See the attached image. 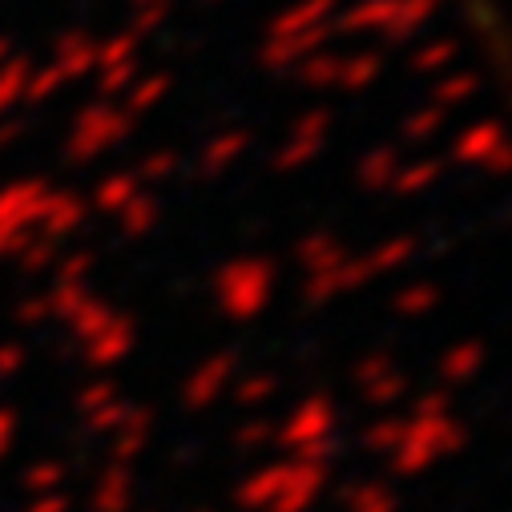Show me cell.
<instances>
[{
    "mask_svg": "<svg viewBox=\"0 0 512 512\" xmlns=\"http://www.w3.org/2000/svg\"><path fill=\"white\" fill-rule=\"evenodd\" d=\"M271 267L259 263V259H250V263H234L222 279V299L226 307L234 311V319H250V315H259L271 299Z\"/></svg>",
    "mask_w": 512,
    "mask_h": 512,
    "instance_id": "obj_1",
    "label": "cell"
},
{
    "mask_svg": "<svg viewBox=\"0 0 512 512\" xmlns=\"http://www.w3.org/2000/svg\"><path fill=\"white\" fill-rule=\"evenodd\" d=\"M404 436L440 460L448 452H460L468 432L452 412H412V416H404Z\"/></svg>",
    "mask_w": 512,
    "mask_h": 512,
    "instance_id": "obj_2",
    "label": "cell"
},
{
    "mask_svg": "<svg viewBox=\"0 0 512 512\" xmlns=\"http://www.w3.org/2000/svg\"><path fill=\"white\" fill-rule=\"evenodd\" d=\"M331 428H335V408H331V400H327V396H311V400H303V404L287 416V424H283V432H279V444H283L287 452H295V448H303V444L327 440Z\"/></svg>",
    "mask_w": 512,
    "mask_h": 512,
    "instance_id": "obj_3",
    "label": "cell"
},
{
    "mask_svg": "<svg viewBox=\"0 0 512 512\" xmlns=\"http://www.w3.org/2000/svg\"><path fill=\"white\" fill-rule=\"evenodd\" d=\"M327 484V464H311V460H287V484L279 492V500L271 504V512H307L315 504V496Z\"/></svg>",
    "mask_w": 512,
    "mask_h": 512,
    "instance_id": "obj_4",
    "label": "cell"
},
{
    "mask_svg": "<svg viewBox=\"0 0 512 512\" xmlns=\"http://www.w3.org/2000/svg\"><path fill=\"white\" fill-rule=\"evenodd\" d=\"M355 379H359V388L363 396L375 404V408H388L404 396V375L392 367L388 355H367L359 367H355Z\"/></svg>",
    "mask_w": 512,
    "mask_h": 512,
    "instance_id": "obj_5",
    "label": "cell"
},
{
    "mask_svg": "<svg viewBox=\"0 0 512 512\" xmlns=\"http://www.w3.org/2000/svg\"><path fill=\"white\" fill-rule=\"evenodd\" d=\"M480 367H484V343L464 339V343H456V347L444 351V359H440V379H448V383H468V379H476Z\"/></svg>",
    "mask_w": 512,
    "mask_h": 512,
    "instance_id": "obj_6",
    "label": "cell"
},
{
    "mask_svg": "<svg viewBox=\"0 0 512 512\" xmlns=\"http://www.w3.org/2000/svg\"><path fill=\"white\" fill-rule=\"evenodd\" d=\"M343 259H347V250H343L331 234H311V238H303V242H299V263H303V271H307V275L331 271V267H339Z\"/></svg>",
    "mask_w": 512,
    "mask_h": 512,
    "instance_id": "obj_7",
    "label": "cell"
},
{
    "mask_svg": "<svg viewBox=\"0 0 512 512\" xmlns=\"http://www.w3.org/2000/svg\"><path fill=\"white\" fill-rule=\"evenodd\" d=\"M283 484H287V464L267 468V472H259V476H250L246 488H242V504H250V508H271V504L279 500Z\"/></svg>",
    "mask_w": 512,
    "mask_h": 512,
    "instance_id": "obj_8",
    "label": "cell"
},
{
    "mask_svg": "<svg viewBox=\"0 0 512 512\" xmlns=\"http://www.w3.org/2000/svg\"><path fill=\"white\" fill-rule=\"evenodd\" d=\"M412 254H416V238H388L383 246L367 250L363 259H367L371 275H388V271H400V267L412 259Z\"/></svg>",
    "mask_w": 512,
    "mask_h": 512,
    "instance_id": "obj_9",
    "label": "cell"
},
{
    "mask_svg": "<svg viewBox=\"0 0 512 512\" xmlns=\"http://www.w3.org/2000/svg\"><path fill=\"white\" fill-rule=\"evenodd\" d=\"M436 303H440L436 283H408V287H400V295L392 299V307H396L400 315H408V319L432 315V307H436Z\"/></svg>",
    "mask_w": 512,
    "mask_h": 512,
    "instance_id": "obj_10",
    "label": "cell"
},
{
    "mask_svg": "<svg viewBox=\"0 0 512 512\" xmlns=\"http://www.w3.org/2000/svg\"><path fill=\"white\" fill-rule=\"evenodd\" d=\"M347 508L351 512H396V496L383 484H355L347 492Z\"/></svg>",
    "mask_w": 512,
    "mask_h": 512,
    "instance_id": "obj_11",
    "label": "cell"
},
{
    "mask_svg": "<svg viewBox=\"0 0 512 512\" xmlns=\"http://www.w3.org/2000/svg\"><path fill=\"white\" fill-rule=\"evenodd\" d=\"M400 440H404V416H383V420L367 424V432H363V444L371 452H388V456Z\"/></svg>",
    "mask_w": 512,
    "mask_h": 512,
    "instance_id": "obj_12",
    "label": "cell"
},
{
    "mask_svg": "<svg viewBox=\"0 0 512 512\" xmlns=\"http://www.w3.org/2000/svg\"><path fill=\"white\" fill-rule=\"evenodd\" d=\"M492 154H500V134L492 125H480V130L460 138V158L464 162H492Z\"/></svg>",
    "mask_w": 512,
    "mask_h": 512,
    "instance_id": "obj_13",
    "label": "cell"
},
{
    "mask_svg": "<svg viewBox=\"0 0 512 512\" xmlns=\"http://www.w3.org/2000/svg\"><path fill=\"white\" fill-rule=\"evenodd\" d=\"M392 174H396V158H392V154H371V158L363 162V170H359V178H363L367 190H379Z\"/></svg>",
    "mask_w": 512,
    "mask_h": 512,
    "instance_id": "obj_14",
    "label": "cell"
},
{
    "mask_svg": "<svg viewBox=\"0 0 512 512\" xmlns=\"http://www.w3.org/2000/svg\"><path fill=\"white\" fill-rule=\"evenodd\" d=\"M432 182H436V166H412L408 174L396 178V190H400V194H416V190H424V186H432Z\"/></svg>",
    "mask_w": 512,
    "mask_h": 512,
    "instance_id": "obj_15",
    "label": "cell"
},
{
    "mask_svg": "<svg viewBox=\"0 0 512 512\" xmlns=\"http://www.w3.org/2000/svg\"><path fill=\"white\" fill-rule=\"evenodd\" d=\"M271 388H275V379L259 375V379H250V383H246L242 396H246V400H263V396H271Z\"/></svg>",
    "mask_w": 512,
    "mask_h": 512,
    "instance_id": "obj_16",
    "label": "cell"
}]
</instances>
